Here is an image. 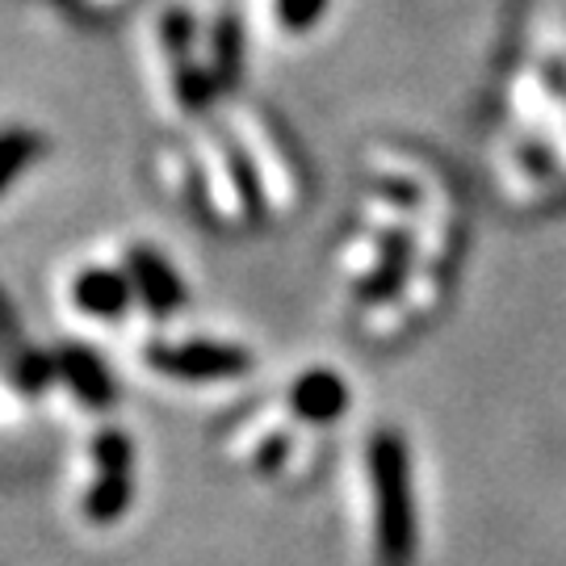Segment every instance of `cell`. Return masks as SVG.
<instances>
[{
    "label": "cell",
    "mask_w": 566,
    "mask_h": 566,
    "mask_svg": "<svg viewBox=\"0 0 566 566\" xmlns=\"http://www.w3.org/2000/svg\"><path fill=\"white\" fill-rule=\"evenodd\" d=\"M369 486V549L378 566H403L411 554V495H407V449L395 432H374L365 446Z\"/></svg>",
    "instance_id": "6da1fadb"
},
{
    "label": "cell",
    "mask_w": 566,
    "mask_h": 566,
    "mask_svg": "<svg viewBox=\"0 0 566 566\" xmlns=\"http://www.w3.org/2000/svg\"><path fill=\"white\" fill-rule=\"evenodd\" d=\"M97 479L84 495V516L93 525H114L135 504V441L122 428H102L93 437Z\"/></svg>",
    "instance_id": "7a4b0ae2"
},
{
    "label": "cell",
    "mask_w": 566,
    "mask_h": 566,
    "mask_svg": "<svg viewBox=\"0 0 566 566\" xmlns=\"http://www.w3.org/2000/svg\"><path fill=\"white\" fill-rule=\"evenodd\" d=\"M147 365L168 374V378H185V382H223V378L248 374L252 357L243 348H235V344L189 340V344H151L147 348Z\"/></svg>",
    "instance_id": "3957f363"
},
{
    "label": "cell",
    "mask_w": 566,
    "mask_h": 566,
    "mask_svg": "<svg viewBox=\"0 0 566 566\" xmlns=\"http://www.w3.org/2000/svg\"><path fill=\"white\" fill-rule=\"evenodd\" d=\"M126 273H130V285H135V298H143V306H147L151 315H172V311L185 303L181 277L172 273V264L164 261L156 248H143V243L130 248Z\"/></svg>",
    "instance_id": "277c9868"
},
{
    "label": "cell",
    "mask_w": 566,
    "mask_h": 566,
    "mask_svg": "<svg viewBox=\"0 0 566 566\" xmlns=\"http://www.w3.org/2000/svg\"><path fill=\"white\" fill-rule=\"evenodd\" d=\"M55 361H60V378L67 382V390H72L84 407H93V411L114 407L118 386H114L105 361L88 348V344H67V348L55 353Z\"/></svg>",
    "instance_id": "5b68a950"
},
{
    "label": "cell",
    "mask_w": 566,
    "mask_h": 566,
    "mask_svg": "<svg viewBox=\"0 0 566 566\" xmlns=\"http://www.w3.org/2000/svg\"><path fill=\"white\" fill-rule=\"evenodd\" d=\"M348 407V390L332 369H306L298 382L290 386V411L306 424H332Z\"/></svg>",
    "instance_id": "8992f818"
},
{
    "label": "cell",
    "mask_w": 566,
    "mask_h": 566,
    "mask_svg": "<svg viewBox=\"0 0 566 566\" xmlns=\"http://www.w3.org/2000/svg\"><path fill=\"white\" fill-rule=\"evenodd\" d=\"M72 298H76V306H81L84 315L122 319L130 311L135 285H130V273H118V269H88L72 285Z\"/></svg>",
    "instance_id": "52a82bcc"
},
{
    "label": "cell",
    "mask_w": 566,
    "mask_h": 566,
    "mask_svg": "<svg viewBox=\"0 0 566 566\" xmlns=\"http://www.w3.org/2000/svg\"><path fill=\"white\" fill-rule=\"evenodd\" d=\"M42 156V135L30 126H9L0 130V198L9 193V185Z\"/></svg>",
    "instance_id": "ba28073f"
},
{
    "label": "cell",
    "mask_w": 566,
    "mask_h": 566,
    "mask_svg": "<svg viewBox=\"0 0 566 566\" xmlns=\"http://www.w3.org/2000/svg\"><path fill=\"white\" fill-rule=\"evenodd\" d=\"M240 63H243V30L235 18H219L214 25V39H210V76L219 84V93L240 81Z\"/></svg>",
    "instance_id": "9c48e42d"
},
{
    "label": "cell",
    "mask_w": 566,
    "mask_h": 566,
    "mask_svg": "<svg viewBox=\"0 0 566 566\" xmlns=\"http://www.w3.org/2000/svg\"><path fill=\"white\" fill-rule=\"evenodd\" d=\"M55 374H60V361L51 357V353H42V348H21V357L13 365H9V378H13V386H18L25 399H39V395H46L51 390V382H55Z\"/></svg>",
    "instance_id": "30bf717a"
},
{
    "label": "cell",
    "mask_w": 566,
    "mask_h": 566,
    "mask_svg": "<svg viewBox=\"0 0 566 566\" xmlns=\"http://www.w3.org/2000/svg\"><path fill=\"white\" fill-rule=\"evenodd\" d=\"M172 84H177V102H181L185 109H202V105L219 93V84H214V76H210V67L193 63V55L172 60Z\"/></svg>",
    "instance_id": "8fae6325"
},
{
    "label": "cell",
    "mask_w": 566,
    "mask_h": 566,
    "mask_svg": "<svg viewBox=\"0 0 566 566\" xmlns=\"http://www.w3.org/2000/svg\"><path fill=\"white\" fill-rule=\"evenodd\" d=\"M160 39H164L168 60H185V55L193 51V18H189L185 9H168L160 25Z\"/></svg>",
    "instance_id": "7c38bea8"
},
{
    "label": "cell",
    "mask_w": 566,
    "mask_h": 566,
    "mask_svg": "<svg viewBox=\"0 0 566 566\" xmlns=\"http://www.w3.org/2000/svg\"><path fill=\"white\" fill-rule=\"evenodd\" d=\"M327 0H277V25L285 34H306L315 21L324 18Z\"/></svg>",
    "instance_id": "4fadbf2b"
},
{
    "label": "cell",
    "mask_w": 566,
    "mask_h": 566,
    "mask_svg": "<svg viewBox=\"0 0 566 566\" xmlns=\"http://www.w3.org/2000/svg\"><path fill=\"white\" fill-rule=\"evenodd\" d=\"M21 348H25V336H21L18 311L9 303V294L0 290V365L9 369L21 357Z\"/></svg>",
    "instance_id": "5bb4252c"
}]
</instances>
